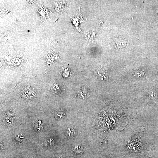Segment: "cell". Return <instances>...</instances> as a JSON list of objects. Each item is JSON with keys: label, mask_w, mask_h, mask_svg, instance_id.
Here are the masks:
<instances>
[{"label": "cell", "mask_w": 158, "mask_h": 158, "mask_svg": "<svg viewBox=\"0 0 158 158\" xmlns=\"http://www.w3.org/2000/svg\"><path fill=\"white\" fill-rule=\"evenodd\" d=\"M149 95L150 98H154L157 97V93L154 90L152 89L150 91Z\"/></svg>", "instance_id": "cell-5"}, {"label": "cell", "mask_w": 158, "mask_h": 158, "mask_svg": "<svg viewBox=\"0 0 158 158\" xmlns=\"http://www.w3.org/2000/svg\"><path fill=\"white\" fill-rule=\"evenodd\" d=\"M99 78L102 80H103L106 79L107 78V72L104 69H101L98 72Z\"/></svg>", "instance_id": "cell-2"}, {"label": "cell", "mask_w": 158, "mask_h": 158, "mask_svg": "<svg viewBox=\"0 0 158 158\" xmlns=\"http://www.w3.org/2000/svg\"><path fill=\"white\" fill-rule=\"evenodd\" d=\"M145 74L144 71L142 69H138L136 70L134 73V75L137 78H140L143 76Z\"/></svg>", "instance_id": "cell-3"}, {"label": "cell", "mask_w": 158, "mask_h": 158, "mask_svg": "<svg viewBox=\"0 0 158 158\" xmlns=\"http://www.w3.org/2000/svg\"><path fill=\"white\" fill-rule=\"evenodd\" d=\"M73 150L75 152L79 153L83 151V148L81 146L77 145L73 147Z\"/></svg>", "instance_id": "cell-4"}, {"label": "cell", "mask_w": 158, "mask_h": 158, "mask_svg": "<svg viewBox=\"0 0 158 158\" xmlns=\"http://www.w3.org/2000/svg\"><path fill=\"white\" fill-rule=\"evenodd\" d=\"M126 43L124 39L118 38L115 41V45L116 48H121L124 47L126 45Z\"/></svg>", "instance_id": "cell-1"}, {"label": "cell", "mask_w": 158, "mask_h": 158, "mask_svg": "<svg viewBox=\"0 0 158 158\" xmlns=\"http://www.w3.org/2000/svg\"><path fill=\"white\" fill-rule=\"evenodd\" d=\"M68 134L69 136L72 135L73 134V131L71 130L70 128H68Z\"/></svg>", "instance_id": "cell-6"}]
</instances>
